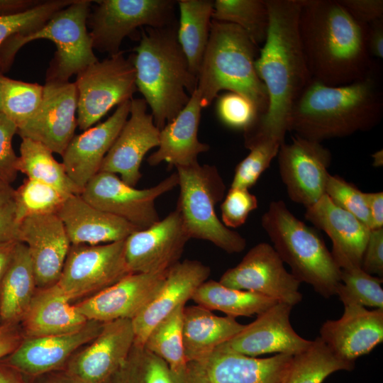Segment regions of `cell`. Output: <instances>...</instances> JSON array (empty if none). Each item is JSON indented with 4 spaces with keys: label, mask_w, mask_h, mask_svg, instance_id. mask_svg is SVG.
<instances>
[{
    "label": "cell",
    "mask_w": 383,
    "mask_h": 383,
    "mask_svg": "<svg viewBox=\"0 0 383 383\" xmlns=\"http://www.w3.org/2000/svg\"><path fill=\"white\" fill-rule=\"evenodd\" d=\"M269 27L255 61L267 95V108L244 132V143L272 140L284 143L292 109L311 82L299 32L301 0H266Z\"/></svg>",
    "instance_id": "6da1fadb"
},
{
    "label": "cell",
    "mask_w": 383,
    "mask_h": 383,
    "mask_svg": "<svg viewBox=\"0 0 383 383\" xmlns=\"http://www.w3.org/2000/svg\"><path fill=\"white\" fill-rule=\"evenodd\" d=\"M300 40L313 80L329 86L362 79L376 67L367 47V28L338 0H301Z\"/></svg>",
    "instance_id": "7a4b0ae2"
},
{
    "label": "cell",
    "mask_w": 383,
    "mask_h": 383,
    "mask_svg": "<svg viewBox=\"0 0 383 383\" xmlns=\"http://www.w3.org/2000/svg\"><path fill=\"white\" fill-rule=\"evenodd\" d=\"M377 68L353 83L329 86L311 80L296 101L289 131L317 141L350 135L375 127L383 115Z\"/></svg>",
    "instance_id": "3957f363"
},
{
    "label": "cell",
    "mask_w": 383,
    "mask_h": 383,
    "mask_svg": "<svg viewBox=\"0 0 383 383\" xmlns=\"http://www.w3.org/2000/svg\"><path fill=\"white\" fill-rule=\"evenodd\" d=\"M177 26L145 27L132 55L137 90L160 131L184 108L197 86L177 39Z\"/></svg>",
    "instance_id": "277c9868"
},
{
    "label": "cell",
    "mask_w": 383,
    "mask_h": 383,
    "mask_svg": "<svg viewBox=\"0 0 383 383\" xmlns=\"http://www.w3.org/2000/svg\"><path fill=\"white\" fill-rule=\"evenodd\" d=\"M257 48L239 26L212 19L196 89L203 108L209 106L220 91L228 90L252 101L259 117L265 113L267 91L255 70Z\"/></svg>",
    "instance_id": "5b68a950"
},
{
    "label": "cell",
    "mask_w": 383,
    "mask_h": 383,
    "mask_svg": "<svg viewBox=\"0 0 383 383\" xmlns=\"http://www.w3.org/2000/svg\"><path fill=\"white\" fill-rule=\"evenodd\" d=\"M261 224L292 274L321 296L336 295L340 268L317 232L296 218L282 201H272Z\"/></svg>",
    "instance_id": "8992f818"
},
{
    "label": "cell",
    "mask_w": 383,
    "mask_h": 383,
    "mask_svg": "<svg viewBox=\"0 0 383 383\" xmlns=\"http://www.w3.org/2000/svg\"><path fill=\"white\" fill-rule=\"evenodd\" d=\"M93 1L75 0L54 14L40 28L9 38L0 48V74L9 71L17 52L38 39L52 41L57 50L48 70L45 81L66 82L99 60L94 53L87 30V19Z\"/></svg>",
    "instance_id": "52a82bcc"
},
{
    "label": "cell",
    "mask_w": 383,
    "mask_h": 383,
    "mask_svg": "<svg viewBox=\"0 0 383 383\" xmlns=\"http://www.w3.org/2000/svg\"><path fill=\"white\" fill-rule=\"evenodd\" d=\"M179 195L177 209L191 238L212 243L228 253H239L245 239L227 228L216 213V205L224 196L226 186L214 165L199 162L177 167Z\"/></svg>",
    "instance_id": "ba28073f"
},
{
    "label": "cell",
    "mask_w": 383,
    "mask_h": 383,
    "mask_svg": "<svg viewBox=\"0 0 383 383\" xmlns=\"http://www.w3.org/2000/svg\"><path fill=\"white\" fill-rule=\"evenodd\" d=\"M77 123L82 131L91 128L113 106L133 99L137 91L133 56L124 52L90 65L77 74Z\"/></svg>",
    "instance_id": "9c48e42d"
},
{
    "label": "cell",
    "mask_w": 383,
    "mask_h": 383,
    "mask_svg": "<svg viewBox=\"0 0 383 383\" xmlns=\"http://www.w3.org/2000/svg\"><path fill=\"white\" fill-rule=\"evenodd\" d=\"M87 19L94 49L118 53L123 40L142 26L164 28L177 23L174 0H101Z\"/></svg>",
    "instance_id": "30bf717a"
},
{
    "label": "cell",
    "mask_w": 383,
    "mask_h": 383,
    "mask_svg": "<svg viewBox=\"0 0 383 383\" xmlns=\"http://www.w3.org/2000/svg\"><path fill=\"white\" fill-rule=\"evenodd\" d=\"M125 240L101 245H71L55 286L69 300L89 296L131 274Z\"/></svg>",
    "instance_id": "8fae6325"
},
{
    "label": "cell",
    "mask_w": 383,
    "mask_h": 383,
    "mask_svg": "<svg viewBox=\"0 0 383 383\" xmlns=\"http://www.w3.org/2000/svg\"><path fill=\"white\" fill-rule=\"evenodd\" d=\"M178 186L174 172L154 187L138 189L116 174L99 172L83 187L81 197L91 206L145 229L160 220L155 201Z\"/></svg>",
    "instance_id": "7c38bea8"
},
{
    "label": "cell",
    "mask_w": 383,
    "mask_h": 383,
    "mask_svg": "<svg viewBox=\"0 0 383 383\" xmlns=\"http://www.w3.org/2000/svg\"><path fill=\"white\" fill-rule=\"evenodd\" d=\"M223 285L268 296L294 306L301 301V282L287 272L273 246L260 243L221 277Z\"/></svg>",
    "instance_id": "4fadbf2b"
},
{
    "label": "cell",
    "mask_w": 383,
    "mask_h": 383,
    "mask_svg": "<svg viewBox=\"0 0 383 383\" xmlns=\"http://www.w3.org/2000/svg\"><path fill=\"white\" fill-rule=\"evenodd\" d=\"M280 176L289 197L306 208L326 194L331 154L321 143L297 135L282 143L278 154Z\"/></svg>",
    "instance_id": "5bb4252c"
},
{
    "label": "cell",
    "mask_w": 383,
    "mask_h": 383,
    "mask_svg": "<svg viewBox=\"0 0 383 383\" xmlns=\"http://www.w3.org/2000/svg\"><path fill=\"white\" fill-rule=\"evenodd\" d=\"M134 339L132 319L104 323L99 335L61 371L71 383H106L127 358Z\"/></svg>",
    "instance_id": "9a60e30c"
},
{
    "label": "cell",
    "mask_w": 383,
    "mask_h": 383,
    "mask_svg": "<svg viewBox=\"0 0 383 383\" xmlns=\"http://www.w3.org/2000/svg\"><path fill=\"white\" fill-rule=\"evenodd\" d=\"M77 91L74 82H48L43 85L40 106L17 134L40 142L62 155L77 126Z\"/></svg>",
    "instance_id": "2e32d148"
},
{
    "label": "cell",
    "mask_w": 383,
    "mask_h": 383,
    "mask_svg": "<svg viewBox=\"0 0 383 383\" xmlns=\"http://www.w3.org/2000/svg\"><path fill=\"white\" fill-rule=\"evenodd\" d=\"M190 239L176 209L163 219L133 232L125 240V257L132 273L167 270L179 262Z\"/></svg>",
    "instance_id": "e0dca14e"
},
{
    "label": "cell",
    "mask_w": 383,
    "mask_h": 383,
    "mask_svg": "<svg viewBox=\"0 0 383 383\" xmlns=\"http://www.w3.org/2000/svg\"><path fill=\"white\" fill-rule=\"evenodd\" d=\"M292 307L285 303H276L218 347L253 357L269 353L295 356L304 352L313 340L301 337L294 330L290 323Z\"/></svg>",
    "instance_id": "ac0fdd59"
},
{
    "label": "cell",
    "mask_w": 383,
    "mask_h": 383,
    "mask_svg": "<svg viewBox=\"0 0 383 383\" xmlns=\"http://www.w3.org/2000/svg\"><path fill=\"white\" fill-rule=\"evenodd\" d=\"M144 99H131L129 118L105 156L99 172L120 174L135 187L141 178L140 166L146 153L160 143V130L147 112Z\"/></svg>",
    "instance_id": "d6986e66"
},
{
    "label": "cell",
    "mask_w": 383,
    "mask_h": 383,
    "mask_svg": "<svg viewBox=\"0 0 383 383\" xmlns=\"http://www.w3.org/2000/svg\"><path fill=\"white\" fill-rule=\"evenodd\" d=\"M167 270L131 273L74 306L87 321L106 323L121 318L133 319L155 297Z\"/></svg>",
    "instance_id": "ffe728a7"
},
{
    "label": "cell",
    "mask_w": 383,
    "mask_h": 383,
    "mask_svg": "<svg viewBox=\"0 0 383 383\" xmlns=\"http://www.w3.org/2000/svg\"><path fill=\"white\" fill-rule=\"evenodd\" d=\"M18 240L28 248L37 287L56 284L72 245L57 214L25 218L18 223Z\"/></svg>",
    "instance_id": "44dd1931"
},
{
    "label": "cell",
    "mask_w": 383,
    "mask_h": 383,
    "mask_svg": "<svg viewBox=\"0 0 383 383\" xmlns=\"http://www.w3.org/2000/svg\"><path fill=\"white\" fill-rule=\"evenodd\" d=\"M103 324L88 321L81 329L72 333L24 337L4 363L30 378L61 371L77 349L99 335Z\"/></svg>",
    "instance_id": "7402d4cb"
},
{
    "label": "cell",
    "mask_w": 383,
    "mask_h": 383,
    "mask_svg": "<svg viewBox=\"0 0 383 383\" xmlns=\"http://www.w3.org/2000/svg\"><path fill=\"white\" fill-rule=\"evenodd\" d=\"M210 273L209 267L192 260L179 261L168 269L155 297L132 319L135 334L133 345L143 347L152 329L176 309L192 299Z\"/></svg>",
    "instance_id": "603a6c76"
},
{
    "label": "cell",
    "mask_w": 383,
    "mask_h": 383,
    "mask_svg": "<svg viewBox=\"0 0 383 383\" xmlns=\"http://www.w3.org/2000/svg\"><path fill=\"white\" fill-rule=\"evenodd\" d=\"M319 332L318 337L336 357L355 362L383 341V309L344 305L343 316L325 321Z\"/></svg>",
    "instance_id": "cb8c5ba5"
},
{
    "label": "cell",
    "mask_w": 383,
    "mask_h": 383,
    "mask_svg": "<svg viewBox=\"0 0 383 383\" xmlns=\"http://www.w3.org/2000/svg\"><path fill=\"white\" fill-rule=\"evenodd\" d=\"M131 99L118 106L105 121L74 135L62 157V165L70 178L80 189L99 170L107 152L126 122Z\"/></svg>",
    "instance_id": "d4e9b609"
},
{
    "label": "cell",
    "mask_w": 383,
    "mask_h": 383,
    "mask_svg": "<svg viewBox=\"0 0 383 383\" xmlns=\"http://www.w3.org/2000/svg\"><path fill=\"white\" fill-rule=\"evenodd\" d=\"M293 356L253 357L218 347L196 361L202 383H284Z\"/></svg>",
    "instance_id": "484cf974"
},
{
    "label": "cell",
    "mask_w": 383,
    "mask_h": 383,
    "mask_svg": "<svg viewBox=\"0 0 383 383\" xmlns=\"http://www.w3.org/2000/svg\"><path fill=\"white\" fill-rule=\"evenodd\" d=\"M305 218L332 241L331 255L340 270L361 267L370 228L324 194L306 208Z\"/></svg>",
    "instance_id": "4316f807"
},
{
    "label": "cell",
    "mask_w": 383,
    "mask_h": 383,
    "mask_svg": "<svg viewBox=\"0 0 383 383\" xmlns=\"http://www.w3.org/2000/svg\"><path fill=\"white\" fill-rule=\"evenodd\" d=\"M72 245H101L126 240L139 230L126 220L101 211L80 195H70L57 213Z\"/></svg>",
    "instance_id": "83f0119b"
},
{
    "label": "cell",
    "mask_w": 383,
    "mask_h": 383,
    "mask_svg": "<svg viewBox=\"0 0 383 383\" xmlns=\"http://www.w3.org/2000/svg\"><path fill=\"white\" fill-rule=\"evenodd\" d=\"M201 109L200 95L196 89L184 108L160 131L158 149L148 158L150 165L165 162L177 167L198 162L199 155L210 148L198 138Z\"/></svg>",
    "instance_id": "f1b7e54d"
},
{
    "label": "cell",
    "mask_w": 383,
    "mask_h": 383,
    "mask_svg": "<svg viewBox=\"0 0 383 383\" xmlns=\"http://www.w3.org/2000/svg\"><path fill=\"white\" fill-rule=\"evenodd\" d=\"M55 284L38 288L21 319L25 337L61 335L81 329L88 321Z\"/></svg>",
    "instance_id": "f546056e"
},
{
    "label": "cell",
    "mask_w": 383,
    "mask_h": 383,
    "mask_svg": "<svg viewBox=\"0 0 383 383\" xmlns=\"http://www.w3.org/2000/svg\"><path fill=\"white\" fill-rule=\"evenodd\" d=\"M245 325L231 316H218L199 305L184 306L183 348L187 362L204 359L239 333Z\"/></svg>",
    "instance_id": "4dcf8cb0"
},
{
    "label": "cell",
    "mask_w": 383,
    "mask_h": 383,
    "mask_svg": "<svg viewBox=\"0 0 383 383\" xmlns=\"http://www.w3.org/2000/svg\"><path fill=\"white\" fill-rule=\"evenodd\" d=\"M37 289L28 248L18 241L11 262L0 284L2 323L16 324L21 321Z\"/></svg>",
    "instance_id": "1f68e13d"
},
{
    "label": "cell",
    "mask_w": 383,
    "mask_h": 383,
    "mask_svg": "<svg viewBox=\"0 0 383 383\" xmlns=\"http://www.w3.org/2000/svg\"><path fill=\"white\" fill-rule=\"evenodd\" d=\"M106 383H202L196 362L182 371L168 364L143 346L133 345L127 358Z\"/></svg>",
    "instance_id": "d6a6232c"
},
{
    "label": "cell",
    "mask_w": 383,
    "mask_h": 383,
    "mask_svg": "<svg viewBox=\"0 0 383 383\" xmlns=\"http://www.w3.org/2000/svg\"><path fill=\"white\" fill-rule=\"evenodd\" d=\"M177 5L179 10L177 39L191 72L197 78L209 38L213 1L180 0L177 1Z\"/></svg>",
    "instance_id": "836d02e7"
},
{
    "label": "cell",
    "mask_w": 383,
    "mask_h": 383,
    "mask_svg": "<svg viewBox=\"0 0 383 383\" xmlns=\"http://www.w3.org/2000/svg\"><path fill=\"white\" fill-rule=\"evenodd\" d=\"M192 299L197 305L211 311H220L233 318L258 315L277 303L268 296L230 288L214 280L202 283Z\"/></svg>",
    "instance_id": "e575fe53"
},
{
    "label": "cell",
    "mask_w": 383,
    "mask_h": 383,
    "mask_svg": "<svg viewBox=\"0 0 383 383\" xmlns=\"http://www.w3.org/2000/svg\"><path fill=\"white\" fill-rule=\"evenodd\" d=\"M52 152L43 143L22 138L17 169L27 176L52 186L67 194L80 195V189L67 175L62 163L53 157Z\"/></svg>",
    "instance_id": "d590c367"
},
{
    "label": "cell",
    "mask_w": 383,
    "mask_h": 383,
    "mask_svg": "<svg viewBox=\"0 0 383 383\" xmlns=\"http://www.w3.org/2000/svg\"><path fill=\"white\" fill-rule=\"evenodd\" d=\"M355 362L336 357L317 337L304 352L293 356L289 372L284 383H322L332 373L351 371Z\"/></svg>",
    "instance_id": "8d00e7d4"
},
{
    "label": "cell",
    "mask_w": 383,
    "mask_h": 383,
    "mask_svg": "<svg viewBox=\"0 0 383 383\" xmlns=\"http://www.w3.org/2000/svg\"><path fill=\"white\" fill-rule=\"evenodd\" d=\"M212 19L239 26L257 47L265 41L269 27L266 0H216Z\"/></svg>",
    "instance_id": "74e56055"
},
{
    "label": "cell",
    "mask_w": 383,
    "mask_h": 383,
    "mask_svg": "<svg viewBox=\"0 0 383 383\" xmlns=\"http://www.w3.org/2000/svg\"><path fill=\"white\" fill-rule=\"evenodd\" d=\"M184 306H179L160 321L148 334L143 347L165 360L174 370L188 367L183 348L182 326Z\"/></svg>",
    "instance_id": "f35d334b"
},
{
    "label": "cell",
    "mask_w": 383,
    "mask_h": 383,
    "mask_svg": "<svg viewBox=\"0 0 383 383\" xmlns=\"http://www.w3.org/2000/svg\"><path fill=\"white\" fill-rule=\"evenodd\" d=\"M70 196L47 184L26 178L14 189L16 221L18 223L29 216L57 213Z\"/></svg>",
    "instance_id": "ab89813d"
},
{
    "label": "cell",
    "mask_w": 383,
    "mask_h": 383,
    "mask_svg": "<svg viewBox=\"0 0 383 383\" xmlns=\"http://www.w3.org/2000/svg\"><path fill=\"white\" fill-rule=\"evenodd\" d=\"M0 93L1 112L18 128L37 111L42 101L43 86L12 79L3 74L0 75Z\"/></svg>",
    "instance_id": "60d3db41"
},
{
    "label": "cell",
    "mask_w": 383,
    "mask_h": 383,
    "mask_svg": "<svg viewBox=\"0 0 383 383\" xmlns=\"http://www.w3.org/2000/svg\"><path fill=\"white\" fill-rule=\"evenodd\" d=\"M382 278L374 277L361 267L341 270L336 295L343 305L356 304L383 309Z\"/></svg>",
    "instance_id": "b9f144b4"
},
{
    "label": "cell",
    "mask_w": 383,
    "mask_h": 383,
    "mask_svg": "<svg viewBox=\"0 0 383 383\" xmlns=\"http://www.w3.org/2000/svg\"><path fill=\"white\" fill-rule=\"evenodd\" d=\"M74 1L43 0L38 6L27 11L0 16V48L9 38L15 35L28 34L40 28L54 14Z\"/></svg>",
    "instance_id": "7bdbcfd3"
},
{
    "label": "cell",
    "mask_w": 383,
    "mask_h": 383,
    "mask_svg": "<svg viewBox=\"0 0 383 383\" xmlns=\"http://www.w3.org/2000/svg\"><path fill=\"white\" fill-rule=\"evenodd\" d=\"M282 145L274 140H263L247 147L250 152L236 166L231 187L249 189L254 186L277 157Z\"/></svg>",
    "instance_id": "ee69618b"
},
{
    "label": "cell",
    "mask_w": 383,
    "mask_h": 383,
    "mask_svg": "<svg viewBox=\"0 0 383 383\" xmlns=\"http://www.w3.org/2000/svg\"><path fill=\"white\" fill-rule=\"evenodd\" d=\"M326 194L336 206L351 213L372 229L364 192L355 185L338 175L329 174L326 186Z\"/></svg>",
    "instance_id": "f6af8a7d"
},
{
    "label": "cell",
    "mask_w": 383,
    "mask_h": 383,
    "mask_svg": "<svg viewBox=\"0 0 383 383\" xmlns=\"http://www.w3.org/2000/svg\"><path fill=\"white\" fill-rule=\"evenodd\" d=\"M216 109L218 118L223 123L244 132L251 128L259 117L253 103L235 92L229 91L219 96Z\"/></svg>",
    "instance_id": "bcb514c9"
},
{
    "label": "cell",
    "mask_w": 383,
    "mask_h": 383,
    "mask_svg": "<svg viewBox=\"0 0 383 383\" xmlns=\"http://www.w3.org/2000/svg\"><path fill=\"white\" fill-rule=\"evenodd\" d=\"M257 204V197L249 189L231 187L221 205L222 223L228 228L241 226Z\"/></svg>",
    "instance_id": "7dc6e473"
},
{
    "label": "cell",
    "mask_w": 383,
    "mask_h": 383,
    "mask_svg": "<svg viewBox=\"0 0 383 383\" xmlns=\"http://www.w3.org/2000/svg\"><path fill=\"white\" fill-rule=\"evenodd\" d=\"M16 125L0 112V179L11 184L18 172L17 156L12 148V139L17 133Z\"/></svg>",
    "instance_id": "c3c4849f"
},
{
    "label": "cell",
    "mask_w": 383,
    "mask_h": 383,
    "mask_svg": "<svg viewBox=\"0 0 383 383\" xmlns=\"http://www.w3.org/2000/svg\"><path fill=\"white\" fill-rule=\"evenodd\" d=\"M361 268L370 274L383 277V228L371 229Z\"/></svg>",
    "instance_id": "681fc988"
},
{
    "label": "cell",
    "mask_w": 383,
    "mask_h": 383,
    "mask_svg": "<svg viewBox=\"0 0 383 383\" xmlns=\"http://www.w3.org/2000/svg\"><path fill=\"white\" fill-rule=\"evenodd\" d=\"M340 4L359 23L368 26L383 18L382 0H338Z\"/></svg>",
    "instance_id": "f907efd6"
},
{
    "label": "cell",
    "mask_w": 383,
    "mask_h": 383,
    "mask_svg": "<svg viewBox=\"0 0 383 383\" xmlns=\"http://www.w3.org/2000/svg\"><path fill=\"white\" fill-rule=\"evenodd\" d=\"M23 335L15 323L0 325V360L11 355L21 344Z\"/></svg>",
    "instance_id": "816d5d0a"
},
{
    "label": "cell",
    "mask_w": 383,
    "mask_h": 383,
    "mask_svg": "<svg viewBox=\"0 0 383 383\" xmlns=\"http://www.w3.org/2000/svg\"><path fill=\"white\" fill-rule=\"evenodd\" d=\"M367 47L372 57L383 58V18L369 24L367 28Z\"/></svg>",
    "instance_id": "f5cc1de1"
},
{
    "label": "cell",
    "mask_w": 383,
    "mask_h": 383,
    "mask_svg": "<svg viewBox=\"0 0 383 383\" xmlns=\"http://www.w3.org/2000/svg\"><path fill=\"white\" fill-rule=\"evenodd\" d=\"M13 240H18V223L13 201L0 210V241Z\"/></svg>",
    "instance_id": "db71d44e"
},
{
    "label": "cell",
    "mask_w": 383,
    "mask_h": 383,
    "mask_svg": "<svg viewBox=\"0 0 383 383\" xmlns=\"http://www.w3.org/2000/svg\"><path fill=\"white\" fill-rule=\"evenodd\" d=\"M372 229L383 228V192H364Z\"/></svg>",
    "instance_id": "11a10c76"
},
{
    "label": "cell",
    "mask_w": 383,
    "mask_h": 383,
    "mask_svg": "<svg viewBox=\"0 0 383 383\" xmlns=\"http://www.w3.org/2000/svg\"><path fill=\"white\" fill-rule=\"evenodd\" d=\"M43 0H0V16L18 13L30 9Z\"/></svg>",
    "instance_id": "9f6ffc18"
},
{
    "label": "cell",
    "mask_w": 383,
    "mask_h": 383,
    "mask_svg": "<svg viewBox=\"0 0 383 383\" xmlns=\"http://www.w3.org/2000/svg\"><path fill=\"white\" fill-rule=\"evenodd\" d=\"M18 240L0 241V284L11 262Z\"/></svg>",
    "instance_id": "6f0895ef"
},
{
    "label": "cell",
    "mask_w": 383,
    "mask_h": 383,
    "mask_svg": "<svg viewBox=\"0 0 383 383\" xmlns=\"http://www.w3.org/2000/svg\"><path fill=\"white\" fill-rule=\"evenodd\" d=\"M0 383H27L26 377L16 369L0 363Z\"/></svg>",
    "instance_id": "680465c9"
},
{
    "label": "cell",
    "mask_w": 383,
    "mask_h": 383,
    "mask_svg": "<svg viewBox=\"0 0 383 383\" xmlns=\"http://www.w3.org/2000/svg\"><path fill=\"white\" fill-rule=\"evenodd\" d=\"M14 189L0 179V210L13 203Z\"/></svg>",
    "instance_id": "91938a15"
},
{
    "label": "cell",
    "mask_w": 383,
    "mask_h": 383,
    "mask_svg": "<svg viewBox=\"0 0 383 383\" xmlns=\"http://www.w3.org/2000/svg\"><path fill=\"white\" fill-rule=\"evenodd\" d=\"M37 378L39 380L38 383H71L62 371L48 373Z\"/></svg>",
    "instance_id": "94428289"
},
{
    "label": "cell",
    "mask_w": 383,
    "mask_h": 383,
    "mask_svg": "<svg viewBox=\"0 0 383 383\" xmlns=\"http://www.w3.org/2000/svg\"><path fill=\"white\" fill-rule=\"evenodd\" d=\"M374 158V165L379 166L380 164H382V151H378L376 153L374 154L373 157Z\"/></svg>",
    "instance_id": "6125c7cd"
},
{
    "label": "cell",
    "mask_w": 383,
    "mask_h": 383,
    "mask_svg": "<svg viewBox=\"0 0 383 383\" xmlns=\"http://www.w3.org/2000/svg\"><path fill=\"white\" fill-rule=\"evenodd\" d=\"M0 112H1V93H0Z\"/></svg>",
    "instance_id": "be15d7a7"
},
{
    "label": "cell",
    "mask_w": 383,
    "mask_h": 383,
    "mask_svg": "<svg viewBox=\"0 0 383 383\" xmlns=\"http://www.w3.org/2000/svg\"><path fill=\"white\" fill-rule=\"evenodd\" d=\"M0 322H1V314H0ZM0 325H1V324H0Z\"/></svg>",
    "instance_id": "e7e4bbea"
}]
</instances>
